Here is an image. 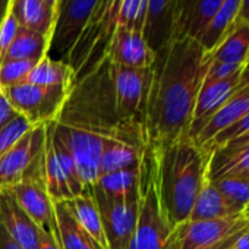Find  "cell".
Here are the masks:
<instances>
[{
    "mask_svg": "<svg viewBox=\"0 0 249 249\" xmlns=\"http://www.w3.org/2000/svg\"><path fill=\"white\" fill-rule=\"evenodd\" d=\"M208 68V54L194 38H173L156 53L142 129L148 148L186 137Z\"/></svg>",
    "mask_w": 249,
    "mask_h": 249,
    "instance_id": "obj_1",
    "label": "cell"
},
{
    "mask_svg": "<svg viewBox=\"0 0 249 249\" xmlns=\"http://www.w3.org/2000/svg\"><path fill=\"white\" fill-rule=\"evenodd\" d=\"M148 150L161 208L170 224L179 227L189 220L194 202L207 180L210 154L188 137Z\"/></svg>",
    "mask_w": 249,
    "mask_h": 249,
    "instance_id": "obj_2",
    "label": "cell"
},
{
    "mask_svg": "<svg viewBox=\"0 0 249 249\" xmlns=\"http://www.w3.org/2000/svg\"><path fill=\"white\" fill-rule=\"evenodd\" d=\"M128 249H179L178 227L170 224L159 199L153 156L148 148L141 161L140 213Z\"/></svg>",
    "mask_w": 249,
    "mask_h": 249,
    "instance_id": "obj_3",
    "label": "cell"
},
{
    "mask_svg": "<svg viewBox=\"0 0 249 249\" xmlns=\"http://www.w3.org/2000/svg\"><path fill=\"white\" fill-rule=\"evenodd\" d=\"M117 24L119 0H101L66 60L75 71L76 79L82 73H89L106 60L107 49Z\"/></svg>",
    "mask_w": 249,
    "mask_h": 249,
    "instance_id": "obj_4",
    "label": "cell"
},
{
    "mask_svg": "<svg viewBox=\"0 0 249 249\" xmlns=\"http://www.w3.org/2000/svg\"><path fill=\"white\" fill-rule=\"evenodd\" d=\"M47 123H38L0 157V191L27 180H43Z\"/></svg>",
    "mask_w": 249,
    "mask_h": 249,
    "instance_id": "obj_5",
    "label": "cell"
},
{
    "mask_svg": "<svg viewBox=\"0 0 249 249\" xmlns=\"http://www.w3.org/2000/svg\"><path fill=\"white\" fill-rule=\"evenodd\" d=\"M56 124L72 153L79 179L87 191L100 178L101 151L111 126L84 120L63 122L60 119L56 120Z\"/></svg>",
    "mask_w": 249,
    "mask_h": 249,
    "instance_id": "obj_6",
    "label": "cell"
},
{
    "mask_svg": "<svg viewBox=\"0 0 249 249\" xmlns=\"http://www.w3.org/2000/svg\"><path fill=\"white\" fill-rule=\"evenodd\" d=\"M73 88L41 87L21 82L3 89L14 110L28 119L33 124L50 123L60 117Z\"/></svg>",
    "mask_w": 249,
    "mask_h": 249,
    "instance_id": "obj_7",
    "label": "cell"
},
{
    "mask_svg": "<svg viewBox=\"0 0 249 249\" xmlns=\"http://www.w3.org/2000/svg\"><path fill=\"white\" fill-rule=\"evenodd\" d=\"M108 75L111 82V100L117 119H120V122L137 120L140 114H144L153 81V68H126L108 62ZM140 122L142 123V120Z\"/></svg>",
    "mask_w": 249,
    "mask_h": 249,
    "instance_id": "obj_8",
    "label": "cell"
},
{
    "mask_svg": "<svg viewBox=\"0 0 249 249\" xmlns=\"http://www.w3.org/2000/svg\"><path fill=\"white\" fill-rule=\"evenodd\" d=\"M87 191L92 195L100 210L107 249H128L138 221L141 189L137 194L117 199L107 198L95 186Z\"/></svg>",
    "mask_w": 249,
    "mask_h": 249,
    "instance_id": "obj_9",
    "label": "cell"
},
{
    "mask_svg": "<svg viewBox=\"0 0 249 249\" xmlns=\"http://www.w3.org/2000/svg\"><path fill=\"white\" fill-rule=\"evenodd\" d=\"M100 2L101 0H59L49 57L63 62L68 60L69 53Z\"/></svg>",
    "mask_w": 249,
    "mask_h": 249,
    "instance_id": "obj_10",
    "label": "cell"
},
{
    "mask_svg": "<svg viewBox=\"0 0 249 249\" xmlns=\"http://www.w3.org/2000/svg\"><path fill=\"white\" fill-rule=\"evenodd\" d=\"M249 226L243 214L215 220L186 221L178 227L179 249H226Z\"/></svg>",
    "mask_w": 249,
    "mask_h": 249,
    "instance_id": "obj_11",
    "label": "cell"
},
{
    "mask_svg": "<svg viewBox=\"0 0 249 249\" xmlns=\"http://www.w3.org/2000/svg\"><path fill=\"white\" fill-rule=\"evenodd\" d=\"M246 68L227 79L223 81H204L196 97L192 120L186 137L195 140L196 135L208 123V120L218 111V108L229 100V97L242 85L245 81Z\"/></svg>",
    "mask_w": 249,
    "mask_h": 249,
    "instance_id": "obj_12",
    "label": "cell"
},
{
    "mask_svg": "<svg viewBox=\"0 0 249 249\" xmlns=\"http://www.w3.org/2000/svg\"><path fill=\"white\" fill-rule=\"evenodd\" d=\"M106 59L111 65L145 69L153 68L156 52L148 46L141 31L117 25L110 40Z\"/></svg>",
    "mask_w": 249,
    "mask_h": 249,
    "instance_id": "obj_13",
    "label": "cell"
},
{
    "mask_svg": "<svg viewBox=\"0 0 249 249\" xmlns=\"http://www.w3.org/2000/svg\"><path fill=\"white\" fill-rule=\"evenodd\" d=\"M11 192L17 198L21 208L30 215V218L44 231L52 233L59 239V229L54 213V201L50 198L46 182L27 180L17 183L11 188Z\"/></svg>",
    "mask_w": 249,
    "mask_h": 249,
    "instance_id": "obj_14",
    "label": "cell"
},
{
    "mask_svg": "<svg viewBox=\"0 0 249 249\" xmlns=\"http://www.w3.org/2000/svg\"><path fill=\"white\" fill-rule=\"evenodd\" d=\"M248 111H249V65L246 68L245 81L242 82V85L229 97V100L218 108V111L208 120L202 131L192 141L205 151L210 142L218 134L233 126Z\"/></svg>",
    "mask_w": 249,
    "mask_h": 249,
    "instance_id": "obj_15",
    "label": "cell"
},
{
    "mask_svg": "<svg viewBox=\"0 0 249 249\" xmlns=\"http://www.w3.org/2000/svg\"><path fill=\"white\" fill-rule=\"evenodd\" d=\"M0 224L22 249H38L41 229L21 208L11 189L0 191Z\"/></svg>",
    "mask_w": 249,
    "mask_h": 249,
    "instance_id": "obj_16",
    "label": "cell"
},
{
    "mask_svg": "<svg viewBox=\"0 0 249 249\" xmlns=\"http://www.w3.org/2000/svg\"><path fill=\"white\" fill-rule=\"evenodd\" d=\"M223 0H176V18L173 38H194L210 24Z\"/></svg>",
    "mask_w": 249,
    "mask_h": 249,
    "instance_id": "obj_17",
    "label": "cell"
},
{
    "mask_svg": "<svg viewBox=\"0 0 249 249\" xmlns=\"http://www.w3.org/2000/svg\"><path fill=\"white\" fill-rule=\"evenodd\" d=\"M176 0H147L144 38L157 53L175 36Z\"/></svg>",
    "mask_w": 249,
    "mask_h": 249,
    "instance_id": "obj_18",
    "label": "cell"
},
{
    "mask_svg": "<svg viewBox=\"0 0 249 249\" xmlns=\"http://www.w3.org/2000/svg\"><path fill=\"white\" fill-rule=\"evenodd\" d=\"M226 176L249 178V142L227 144L210 153L207 179L215 180Z\"/></svg>",
    "mask_w": 249,
    "mask_h": 249,
    "instance_id": "obj_19",
    "label": "cell"
},
{
    "mask_svg": "<svg viewBox=\"0 0 249 249\" xmlns=\"http://www.w3.org/2000/svg\"><path fill=\"white\" fill-rule=\"evenodd\" d=\"M207 54L213 62L249 65V24L237 21L227 36Z\"/></svg>",
    "mask_w": 249,
    "mask_h": 249,
    "instance_id": "obj_20",
    "label": "cell"
},
{
    "mask_svg": "<svg viewBox=\"0 0 249 249\" xmlns=\"http://www.w3.org/2000/svg\"><path fill=\"white\" fill-rule=\"evenodd\" d=\"M11 12L21 28L50 37L54 27V12L41 0H11Z\"/></svg>",
    "mask_w": 249,
    "mask_h": 249,
    "instance_id": "obj_21",
    "label": "cell"
},
{
    "mask_svg": "<svg viewBox=\"0 0 249 249\" xmlns=\"http://www.w3.org/2000/svg\"><path fill=\"white\" fill-rule=\"evenodd\" d=\"M240 5L242 0H223V3L220 5L210 24L196 38L199 46L207 53H210L236 25V22L239 21Z\"/></svg>",
    "mask_w": 249,
    "mask_h": 249,
    "instance_id": "obj_22",
    "label": "cell"
},
{
    "mask_svg": "<svg viewBox=\"0 0 249 249\" xmlns=\"http://www.w3.org/2000/svg\"><path fill=\"white\" fill-rule=\"evenodd\" d=\"M66 207L75 217V220L84 227V230L98 243L101 249H107V240L103 230L100 210L92 195L85 191L81 195H76L71 199L65 201Z\"/></svg>",
    "mask_w": 249,
    "mask_h": 249,
    "instance_id": "obj_23",
    "label": "cell"
},
{
    "mask_svg": "<svg viewBox=\"0 0 249 249\" xmlns=\"http://www.w3.org/2000/svg\"><path fill=\"white\" fill-rule=\"evenodd\" d=\"M54 213L62 249H101L98 243L75 220L65 201H54Z\"/></svg>",
    "mask_w": 249,
    "mask_h": 249,
    "instance_id": "obj_24",
    "label": "cell"
},
{
    "mask_svg": "<svg viewBox=\"0 0 249 249\" xmlns=\"http://www.w3.org/2000/svg\"><path fill=\"white\" fill-rule=\"evenodd\" d=\"M24 82L41 87L73 88L76 82V73L69 63L46 56L37 62Z\"/></svg>",
    "mask_w": 249,
    "mask_h": 249,
    "instance_id": "obj_25",
    "label": "cell"
},
{
    "mask_svg": "<svg viewBox=\"0 0 249 249\" xmlns=\"http://www.w3.org/2000/svg\"><path fill=\"white\" fill-rule=\"evenodd\" d=\"M107 198H126L141 189V164L101 175L94 185Z\"/></svg>",
    "mask_w": 249,
    "mask_h": 249,
    "instance_id": "obj_26",
    "label": "cell"
},
{
    "mask_svg": "<svg viewBox=\"0 0 249 249\" xmlns=\"http://www.w3.org/2000/svg\"><path fill=\"white\" fill-rule=\"evenodd\" d=\"M50 37L21 28L18 30L17 37L5 53L2 62L6 60H33L40 62L49 54ZM0 62V63H2Z\"/></svg>",
    "mask_w": 249,
    "mask_h": 249,
    "instance_id": "obj_27",
    "label": "cell"
},
{
    "mask_svg": "<svg viewBox=\"0 0 249 249\" xmlns=\"http://www.w3.org/2000/svg\"><path fill=\"white\" fill-rule=\"evenodd\" d=\"M230 215H231L230 210L223 195L214 186V183L207 179L194 202L188 221L215 220V218H223V217H230Z\"/></svg>",
    "mask_w": 249,
    "mask_h": 249,
    "instance_id": "obj_28",
    "label": "cell"
},
{
    "mask_svg": "<svg viewBox=\"0 0 249 249\" xmlns=\"http://www.w3.org/2000/svg\"><path fill=\"white\" fill-rule=\"evenodd\" d=\"M44 178H46V188L53 201H66L73 198L65 173L57 161L54 150L52 147L49 134L46 138V159H44Z\"/></svg>",
    "mask_w": 249,
    "mask_h": 249,
    "instance_id": "obj_29",
    "label": "cell"
},
{
    "mask_svg": "<svg viewBox=\"0 0 249 249\" xmlns=\"http://www.w3.org/2000/svg\"><path fill=\"white\" fill-rule=\"evenodd\" d=\"M211 182L223 195L230 210V214L231 215L243 214L245 208L249 204V178L226 176Z\"/></svg>",
    "mask_w": 249,
    "mask_h": 249,
    "instance_id": "obj_30",
    "label": "cell"
},
{
    "mask_svg": "<svg viewBox=\"0 0 249 249\" xmlns=\"http://www.w3.org/2000/svg\"><path fill=\"white\" fill-rule=\"evenodd\" d=\"M147 0H119V24L128 30H144Z\"/></svg>",
    "mask_w": 249,
    "mask_h": 249,
    "instance_id": "obj_31",
    "label": "cell"
},
{
    "mask_svg": "<svg viewBox=\"0 0 249 249\" xmlns=\"http://www.w3.org/2000/svg\"><path fill=\"white\" fill-rule=\"evenodd\" d=\"M37 65L33 60H6L0 63V88L6 89L24 82Z\"/></svg>",
    "mask_w": 249,
    "mask_h": 249,
    "instance_id": "obj_32",
    "label": "cell"
},
{
    "mask_svg": "<svg viewBox=\"0 0 249 249\" xmlns=\"http://www.w3.org/2000/svg\"><path fill=\"white\" fill-rule=\"evenodd\" d=\"M34 124L21 114H17L11 122L0 129V157H2L9 148H12Z\"/></svg>",
    "mask_w": 249,
    "mask_h": 249,
    "instance_id": "obj_33",
    "label": "cell"
},
{
    "mask_svg": "<svg viewBox=\"0 0 249 249\" xmlns=\"http://www.w3.org/2000/svg\"><path fill=\"white\" fill-rule=\"evenodd\" d=\"M246 134H249V111H248L239 122H236V123L233 124V126H230V128H227L226 131H223L221 134H218V135L210 142V145L207 147L205 151L210 154L214 148L223 147V145L229 144L230 141L237 140V138H240V137H243V135H246Z\"/></svg>",
    "mask_w": 249,
    "mask_h": 249,
    "instance_id": "obj_34",
    "label": "cell"
},
{
    "mask_svg": "<svg viewBox=\"0 0 249 249\" xmlns=\"http://www.w3.org/2000/svg\"><path fill=\"white\" fill-rule=\"evenodd\" d=\"M19 30V25L14 17V14L11 12V9H8L5 19L2 22V27H0V62H2L5 53L8 52L9 46L12 44L14 38L17 37Z\"/></svg>",
    "mask_w": 249,
    "mask_h": 249,
    "instance_id": "obj_35",
    "label": "cell"
},
{
    "mask_svg": "<svg viewBox=\"0 0 249 249\" xmlns=\"http://www.w3.org/2000/svg\"><path fill=\"white\" fill-rule=\"evenodd\" d=\"M245 68H248V65H230V63L213 62L208 59V68H207L204 81H223L243 71Z\"/></svg>",
    "mask_w": 249,
    "mask_h": 249,
    "instance_id": "obj_36",
    "label": "cell"
},
{
    "mask_svg": "<svg viewBox=\"0 0 249 249\" xmlns=\"http://www.w3.org/2000/svg\"><path fill=\"white\" fill-rule=\"evenodd\" d=\"M18 113L14 110L11 103L5 95L0 97V129H2L8 122H11Z\"/></svg>",
    "mask_w": 249,
    "mask_h": 249,
    "instance_id": "obj_37",
    "label": "cell"
},
{
    "mask_svg": "<svg viewBox=\"0 0 249 249\" xmlns=\"http://www.w3.org/2000/svg\"><path fill=\"white\" fill-rule=\"evenodd\" d=\"M38 249H62L60 242L56 236H53L49 231L41 230L40 231V246Z\"/></svg>",
    "mask_w": 249,
    "mask_h": 249,
    "instance_id": "obj_38",
    "label": "cell"
},
{
    "mask_svg": "<svg viewBox=\"0 0 249 249\" xmlns=\"http://www.w3.org/2000/svg\"><path fill=\"white\" fill-rule=\"evenodd\" d=\"M226 249H249V226L243 229L229 245Z\"/></svg>",
    "mask_w": 249,
    "mask_h": 249,
    "instance_id": "obj_39",
    "label": "cell"
},
{
    "mask_svg": "<svg viewBox=\"0 0 249 249\" xmlns=\"http://www.w3.org/2000/svg\"><path fill=\"white\" fill-rule=\"evenodd\" d=\"M0 249H22L5 230V227L0 224Z\"/></svg>",
    "mask_w": 249,
    "mask_h": 249,
    "instance_id": "obj_40",
    "label": "cell"
},
{
    "mask_svg": "<svg viewBox=\"0 0 249 249\" xmlns=\"http://www.w3.org/2000/svg\"><path fill=\"white\" fill-rule=\"evenodd\" d=\"M239 21H245L249 24V0H242L240 12H239Z\"/></svg>",
    "mask_w": 249,
    "mask_h": 249,
    "instance_id": "obj_41",
    "label": "cell"
},
{
    "mask_svg": "<svg viewBox=\"0 0 249 249\" xmlns=\"http://www.w3.org/2000/svg\"><path fill=\"white\" fill-rule=\"evenodd\" d=\"M9 5H11V0H0V27H2L5 15L9 9Z\"/></svg>",
    "mask_w": 249,
    "mask_h": 249,
    "instance_id": "obj_42",
    "label": "cell"
},
{
    "mask_svg": "<svg viewBox=\"0 0 249 249\" xmlns=\"http://www.w3.org/2000/svg\"><path fill=\"white\" fill-rule=\"evenodd\" d=\"M41 2L47 6V8H50L53 12H54V15H56V9H57V3H59V0H41Z\"/></svg>",
    "mask_w": 249,
    "mask_h": 249,
    "instance_id": "obj_43",
    "label": "cell"
},
{
    "mask_svg": "<svg viewBox=\"0 0 249 249\" xmlns=\"http://www.w3.org/2000/svg\"><path fill=\"white\" fill-rule=\"evenodd\" d=\"M243 215H245V218L249 221V204H248V207L245 208V211H243Z\"/></svg>",
    "mask_w": 249,
    "mask_h": 249,
    "instance_id": "obj_44",
    "label": "cell"
},
{
    "mask_svg": "<svg viewBox=\"0 0 249 249\" xmlns=\"http://www.w3.org/2000/svg\"><path fill=\"white\" fill-rule=\"evenodd\" d=\"M2 95H3V89H2V88H0V97H2Z\"/></svg>",
    "mask_w": 249,
    "mask_h": 249,
    "instance_id": "obj_45",
    "label": "cell"
}]
</instances>
